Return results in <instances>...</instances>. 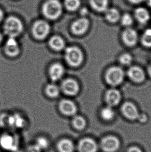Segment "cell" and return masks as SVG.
<instances>
[{
    "instance_id": "cell-1",
    "label": "cell",
    "mask_w": 151,
    "mask_h": 152,
    "mask_svg": "<svg viewBox=\"0 0 151 152\" xmlns=\"http://www.w3.org/2000/svg\"><path fill=\"white\" fill-rule=\"evenodd\" d=\"M23 29L21 21L15 17H9L4 23V32L9 37H17L22 33Z\"/></svg>"
},
{
    "instance_id": "cell-2",
    "label": "cell",
    "mask_w": 151,
    "mask_h": 152,
    "mask_svg": "<svg viewBox=\"0 0 151 152\" xmlns=\"http://www.w3.org/2000/svg\"><path fill=\"white\" fill-rule=\"evenodd\" d=\"M65 59L70 66L77 67L79 66L83 61V56L81 50L79 48L71 46L66 48Z\"/></svg>"
},
{
    "instance_id": "cell-3",
    "label": "cell",
    "mask_w": 151,
    "mask_h": 152,
    "mask_svg": "<svg viewBox=\"0 0 151 152\" xmlns=\"http://www.w3.org/2000/svg\"><path fill=\"white\" fill-rule=\"evenodd\" d=\"M61 4L57 0H49L43 7L44 14L47 18L55 19L59 17L62 12Z\"/></svg>"
},
{
    "instance_id": "cell-4",
    "label": "cell",
    "mask_w": 151,
    "mask_h": 152,
    "mask_svg": "<svg viewBox=\"0 0 151 152\" xmlns=\"http://www.w3.org/2000/svg\"><path fill=\"white\" fill-rule=\"evenodd\" d=\"M18 139L9 134H4L0 136V147L5 151L17 152L19 150Z\"/></svg>"
},
{
    "instance_id": "cell-5",
    "label": "cell",
    "mask_w": 151,
    "mask_h": 152,
    "mask_svg": "<svg viewBox=\"0 0 151 152\" xmlns=\"http://www.w3.org/2000/svg\"><path fill=\"white\" fill-rule=\"evenodd\" d=\"M124 77L123 70L118 66L110 68L106 74V80L109 84L117 86L122 82Z\"/></svg>"
},
{
    "instance_id": "cell-6",
    "label": "cell",
    "mask_w": 151,
    "mask_h": 152,
    "mask_svg": "<svg viewBox=\"0 0 151 152\" xmlns=\"http://www.w3.org/2000/svg\"><path fill=\"white\" fill-rule=\"evenodd\" d=\"M50 32V26L45 21L38 20L33 25L32 33L38 39H43L47 37Z\"/></svg>"
},
{
    "instance_id": "cell-7",
    "label": "cell",
    "mask_w": 151,
    "mask_h": 152,
    "mask_svg": "<svg viewBox=\"0 0 151 152\" xmlns=\"http://www.w3.org/2000/svg\"><path fill=\"white\" fill-rule=\"evenodd\" d=\"M100 146L104 152H114L120 148V142L115 136H107L102 139Z\"/></svg>"
},
{
    "instance_id": "cell-8",
    "label": "cell",
    "mask_w": 151,
    "mask_h": 152,
    "mask_svg": "<svg viewBox=\"0 0 151 152\" xmlns=\"http://www.w3.org/2000/svg\"><path fill=\"white\" fill-rule=\"evenodd\" d=\"M78 152H96L98 145L93 139L84 138L79 140L77 145Z\"/></svg>"
},
{
    "instance_id": "cell-9",
    "label": "cell",
    "mask_w": 151,
    "mask_h": 152,
    "mask_svg": "<svg viewBox=\"0 0 151 152\" xmlns=\"http://www.w3.org/2000/svg\"><path fill=\"white\" fill-rule=\"evenodd\" d=\"M62 90L66 95L75 96L79 91V85L77 82L72 78H67L62 83Z\"/></svg>"
},
{
    "instance_id": "cell-10",
    "label": "cell",
    "mask_w": 151,
    "mask_h": 152,
    "mask_svg": "<svg viewBox=\"0 0 151 152\" xmlns=\"http://www.w3.org/2000/svg\"><path fill=\"white\" fill-rule=\"evenodd\" d=\"M4 51L6 55L9 57H16L19 55L20 49L16 37H8L5 44Z\"/></svg>"
},
{
    "instance_id": "cell-11",
    "label": "cell",
    "mask_w": 151,
    "mask_h": 152,
    "mask_svg": "<svg viewBox=\"0 0 151 152\" xmlns=\"http://www.w3.org/2000/svg\"><path fill=\"white\" fill-rule=\"evenodd\" d=\"M59 109L64 115L73 116L77 111L75 103L69 99H63L59 103Z\"/></svg>"
},
{
    "instance_id": "cell-12",
    "label": "cell",
    "mask_w": 151,
    "mask_h": 152,
    "mask_svg": "<svg viewBox=\"0 0 151 152\" xmlns=\"http://www.w3.org/2000/svg\"><path fill=\"white\" fill-rule=\"evenodd\" d=\"M64 72L65 69L63 65L59 63H55L52 64L49 68V77L53 82H56L62 77Z\"/></svg>"
},
{
    "instance_id": "cell-13",
    "label": "cell",
    "mask_w": 151,
    "mask_h": 152,
    "mask_svg": "<svg viewBox=\"0 0 151 152\" xmlns=\"http://www.w3.org/2000/svg\"><path fill=\"white\" fill-rule=\"evenodd\" d=\"M89 25V22L87 19H79L72 24V31L76 35H81L88 30Z\"/></svg>"
},
{
    "instance_id": "cell-14",
    "label": "cell",
    "mask_w": 151,
    "mask_h": 152,
    "mask_svg": "<svg viewBox=\"0 0 151 152\" xmlns=\"http://www.w3.org/2000/svg\"><path fill=\"white\" fill-rule=\"evenodd\" d=\"M122 111L125 117L131 120L136 119L139 115L136 107L130 102H127L123 105Z\"/></svg>"
},
{
    "instance_id": "cell-15",
    "label": "cell",
    "mask_w": 151,
    "mask_h": 152,
    "mask_svg": "<svg viewBox=\"0 0 151 152\" xmlns=\"http://www.w3.org/2000/svg\"><path fill=\"white\" fill-rule=\"evenodd\" d=\"M56 148L58 152H74L75 146L74 142L68 138H63L57 144Z\"/></svg>"
},
{
    "instance_id": "cell-16",
    "label": "cell",
    "mask_w": 151,
    "mask_h": 152,
    "mask_svg": "<svg viewBox=\"0 0 151 152\" xmlns=\"http://www.w3.org/2000/svg\"><path fill=\"white\" fill-rule=\"evenodd\" d=\"M123 39L125 44L132 46L136 44L138 39V35L136 31L131 28H127L123 33Z\"/></svg>"
},
{
    "instance_id": "cell-17",
    "label": "cell",
    "mask_w": 151,
    "mask_h": 152,
    "mask_svg": "<svg viewBox=\"0 0 151 152\" xmlns=\"http://www.w3.org/2000/svg\"><path fill=\"white\" fill-rule=\"evenodd\" d=\"M121 100V94L118 90L111 89L106 94V100L109 106H115L118 104Z\"/></svg>"
},
{
    "instance_id": "cell-18",
    "label": "cell",
    "mask_w": 151,
    "mask_h": 152,
    "mask_svg": "<svg viewBox=\"0 0 151 152\" xmlns=\"http://www.w3.org/2000/svg\"><path fill=\"white\" fill-rule=\"evenodd\" d=\"M128 74L131 80L136 82H141L145 77L143 70L138 66H133L130 68L128 71Z\"/></svg>"
},
{
    "instance_id": "cell-19",
    "label": "cell",
    "mask_w": 151,
    "mask_h": 152,
    "mask_svg": "<svg viewBox=\"0 0 151 152\" xmlns=\"http://www.w3.org/2000/svg\"><path fill=\"white\" fill-rule=\"evenodd\" d=\"M25 124V119L18 113L9 115L8 126L16 128H21L24 126Z\"/></svg>"
},
{
    "instance_id": "cell-20",
    "label": "cell",
    "mask_w": 151,
    "mask_h": 152,
    "mask_svg": "<svg viewBox=\"0 0 151 152\" xmlns=\"http://www.w3.org/2000/svg\"><path fill=\"white\" fill-rule=\"evenodd\" d=\"M50 47L55 51H61L65 48V43L61 37L57 35L53 36L49 40Z\"/></svg>"
},
{
    "instance_id": "cell-21",
    "label": "cell",
    "mask_w": 151,
    "mask_h": 152,
    "mask_svg": "<svg viewBox=\"0 0 151 152\" xmlns=\"http://www.w3.org/2000/svg\"><path fill=\"white\" fill-rule=\"evenodd\" d=\"M135 16L137 20L141 23H146L150 18L149 12L145 8L143 7H139L136 9Z\"/></svg>"
},
{
    "instance_id": "cell-22",
    "label": "cell",
    "mask_w": 151,
    "mask_h": 152,
    "mask_svg": "<svg viewBox=\"0 0 151 152\" xmlns=\"http://www.w3.org/2000/svg\"><path fill=\"white\" fill-rule=\"evenodd\" d=\"M91 5L99 12H105L108 8V0H90Z\"/></svg>"
},
{
    "instance_id": "cell-23",
    "label": "cell",
    "mask_w": 151,
    "mask_h": 152,
    "mask_svg": "<svg viewBox=\"0 0 151 152\" xmlns=\"http://www.w3.org/2000/svg\"><path fill=\"white\" fill-rule=\"evenodd\" d=\"M105 13L107 20L110 23H115L120 18V13L116 8H111L107 9Z\"/></svg>"
},
{
    "instance_id": "cell-24",
    "label": "cell",
    "mask_w": 151,
    "mask_h": 152,
    "mask_svg": "<svg viewBox=\"0 0 151 152\" xmlns=\"http://www.w3.org/2000/svg\"><path fill=\"white\" fill-rule=\"evenodd\" d=\"M45 93L48 97L56 98L59 96L60 89L57 85L49 84L45 87Z\"/></svg>"
},
{
    "instance_id": "cell-25",
    "label": "cell",
    "mask_w": 151,
    "mask_h": 152,
    "mask_svg": "<svg viewBox=\"0 0 151 152\" xmlns=\"http://www.w3.org/2000/svg\"><path fill=\"white\" fill-rule=\"evenodd\" d=\"M72 124L76 129L82 130L86 127V122L83 117L81 116H76L72 120Z\"/></svg>"
},
{
    "instance_id": "cell-26",
    "label": "cell",
    "mask_w": 151,
    "mask_h": 152,
    "mask_svg": "<svg viewBox=\"0 0 151 152\" xmlns=\"http://www.w3.org/2000/svg\"><path fill=\"white\" fill-rule=\"evenodd\" d=\"M38 148H41V150H46L49 148L50 146V142L47 138L45 137H39L35 140L34 142Z\"/></svg>"
},
{
    "instance_id": "cell-27",
    "label": "cell",
    "mask_w": 151,
    "mask_h": 152,
    "mask_svg": "<svg viewBox=\"0 0 151 152\" xmlns=\"http://www.w3.org/2000/svg\"><path fill=\"white\" fill-rule=\"evenodd\" d=\"M101 115L104 119L109 121L113 119L114 116V111L110 106L105 107L101 111Z\"/></svg>"
},
{
    "instance_id": "cell-28",
    "label": "cell",
    "mask_w": 151,
    "mask_h": 152,
    "mask_svg": "<svg viewBox=\"0 0 151 152\" xmlns=\"http://www.w3.org/2000/svg\"><path fill=\"white\" fill-rule=\"evenodd\" d=\"M142 42L144 46L151 48V29H147L144 31L142 37Z\"/></svg>"
},
{
    "instance_id": "cell-29",
    "label": "cell",
    "mask_w": 151,
    "mask_h": 152,
    "mask_svg": "<svg viewBox=\"0 0 151 152\" xmlns=\"http://www.w3.org/2000/svg\"><path fill=\"white\" fill-rule=\"evenodd\" d=\"M65 4L68 10L73 11L79 7L80 2L79 0H65Z\"/></svg>"
},
{
    "instance_id": "cell-30",
    "label": "cell",
    "mask_w": 151,
    "mask_h": 152,
    "mask_svg": "<svg viewBox=\"0 0 151 152\" xmlns=\"http://www.w3.org/2000/svg\"><path fill=\"white\" fill-rule=\"evenodd\" d=\"M132 57L128 53H124L120 57V62L124 65H129L132 62Z\"/></svg>"
},
{
    "instance_id": "cell-31",
    "label": "cell",
    "mask_w": 151,
    "mask_h": 152,
    "mask_svg": "<svg viewBox=\"0 0 151 152\" xmlns=\"http://www.w3.org/2000/svg\"><path fill=\"white\" fill-rule=\"evenodd\" d=\"M133 18L130 15L125 14L123 15L121 18V23L124 26H129L133 23Z\"/></svg>"
},
{
    "instance_id": "cell-32",
    "label": "cell",
    "mask_w": 151,
    "mask_h": 152,
    "mask_svg": "<svg viewBox=\"0 0 151 152\" xmlns=\"http://www.w3.org/2000/svg\"><path fill=\"white\" fill-rule=\"evenodd\" d=\"M43 151L35 144L33 143L27 146L25 152H42Z\"/></svg>"
},
{
    "instance_id": "cell-33",
    "label": "cell",
    "mask_w": 151,
    "mask_h": 152,
    "mask_svg": "<svg viewBox=\"0 0 151 152\" xmlns=\"http://www.w3.org/2000/svg\"><path fill=\"white\" fill-rule=\"evenodd\" d=\"M8 118L9 115L6 114H3L0 116V125L3 127L8 126Z\"/></svg>"
},
{
    "instance_id": "cell-34",
    "label": "cell",
    "mask_w": 151,
    "mask_h": 152,
    "mask_svg": "<svg viewBox=\"0 0 151 152\" xmlns=\"http://www.w3.org/2000/svg\"><path fill=\"white\" fill-rule=\"evenodd\" d=\"M127 152H143L141 149L136 146H133L128 148Z\"/></svg>"
},
{
    "instance_id": "cell-35",
    "label": "cell",
    "mask_w": 151,
    "mask_h": 152,
    "mask_svg": "<svg viewBox=\"0 0 151 152\" xmlns=\"http://www.w3.org/2000/svg\"><path fill=\"white\" fill-rule=\"evenodd\" d=\"M138 118H139V121H141V122H145L147 119V117L146 116V115L145 114H142L140 115H139Z\"/></svg>"
},
{
    "instance_id": "cell-36",
    "label": "cell",
    "mask_w": 151,
    "mask_h": 152,
    "mask_svg": "<svg viewBox=\"0 0 151 152\" xmlns=\"http://www.w3.org/2000/svg\"><path fill=\"white\" fill-rule=\"evenodd\" d=\"M128 1L133 4H139L143 1V0H128Z\"/></svg>"
},
{
    "instance_id": "cell-37",
    "label": "cell",
    "mask_w": 151,
    "mask_h": 152,
    "mask_svg": "<svg viewBox=\"0 0 151 152\" xmlns=\"http://www.w3.org/2000/svg\"><path fill=\"white\" fill-rule=\"evenodd\" d=\"M3 13L2 12V10H0V21L2 20L3 19Z\"/></svg>"
},
{
    "instance_id": "cell-38",
    "label": "cell",
    "mask_w": 151,
    "mask_h": 152,
    "mask_svg": "<svg viewBox=\"0 0 151 152\" xmlns=\"http://www.w3.org/2000/svg\"><path fill=\"white\" fill-rule=\"evenodd\" d=\"M148 72H149V74H150V75L151 76V65L149 66V68H148Z\"/></svg>"
},
{
    "instance_id": "cell-39",
    "label": "cell",
    "mask_w": 151,
    "mask_h": 152,
    "mask_svg": "<svg viewBox=\"0 0 151 152\" xmlns=\"http://www.w3.org/2000/svg\"><path fill=\"white\" fill-rule=\"evenodd\" d=\"M147 3L149 6L151 8V0H147Z\"/></svg>"
},
{
    "instance_id": "cell-40",
    "label": "cell",
    "mask_w": 151,
    "mask_h": 152,
    "mask_svg": "<svg viewBox=\"0 0 151 152\" xmlns=\"http://www.w3.org/2000/svg\"><path fill=\"white\" fill-rule=\"evenodd\" d=\"M2 40H3V35L1 33H0V43L2 41Z\"/></svg>"
}]
</instances>
